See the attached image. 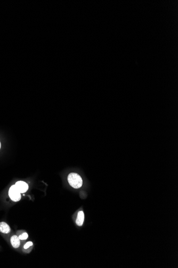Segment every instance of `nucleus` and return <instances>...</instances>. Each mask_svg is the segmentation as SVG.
Segmentation results:
<instances>
[{
    "label": "nucleus",
    "mask_w": 178,
    "mask_h": 268,
    "mask_svg": "<svg viewBox=\"0 0 178 268\" xmlns=\"http://www.w3.org/2000/svg\"><path fill=\"white\" fill-rule=\"evenodd\" d=\"M84 220V213H83V211H79L78 213V214H77L76 223L77 225L81 226H82V225H83Z\"/></svg>",
    "instance_id": "423d86ee"
},
{
    "label": "nucleus",
    "mask_w": 178,
    "mask_h": 268,
    "mask_svg": "<svg viewBox=\"0 0 178 268\" xmlns=\"http://www.w3.org/2000/svg\"><path fill=\"white\" fill-rule=\"evenodd\" d=\"M29 237L28 234L26 232H24L23 233L21 234V235L19 236V238L20 239V240H26Z\"/></svg>",
    "instance_id": "0eeeda50"
},
{
    "label": "nucleus",
    "mask_w": 178,
    "mask_h": 268,
    "mask_svg": "<svg viewBox=\"0 0 178 268\" xmlns=\"http://www.w3.org/2000/svg\"><path fill=\"white\" fill-rule=\"evenodd\" d=\"M33 245V242H27V243H26V244L24 246V248L25 250H26V249H28V248H29L30 247L32 246Z\"/></svg>",
    "instance_id": "6e6552de"
},
{
    "label": "nucleus",
    "mask_w": 178,
    "mask_h": 268,
    "mask_svg": "<svg viewBox=\"0 0 178 268\" xmlns=\"http://www.w3.org/2000/svg\"><path fill=\"white\" fill-rule=\"evenodd\" d=\"M9 196L11 200L14 202H18L21 199V193L16 185H12L9 190Z\"/></svg>",
    "instance_id": "f03ea898"
},
{
    "label": "nucleus",
    "mask_w": 178,
    "mask_h": 268,
    "mask_svg": "<svg viewBox=\"0 0 178 268\" xmlns=\"http://www.w3.org/2000/svg\"><path fill=\"white\" fill-rule=\"evenodd\" d=\"M68 183L74 189H79L83 185V181L81 176L76 173H71L68 176Z\"/></svg>",
    "instance_id": "f257e3e1"
},
{
    "label": "nucleus",
    "mask_w": 178,
    "mask_h": 268,
    "mask_svg": "<svg viewBox=\"0 0 178 268\" xmlns=\"http://www.w3.org/2000/svg\"><path fill=\"white\" fill-rule=\"evenodd\" d=\"M15 185L16 186L17 189H18L19 191H20L21 193H24L26 192L29 189V185L23 181H17Z\"/></svg>",
    "instance_id": "7ed1b4c3"
},
{
    "label": "nucleus",
    "mask_w": 178,
    "mask_h": 268,
    "mask_svg": "<svg viewBox=\"0 0 178 268\" xmlns=\"http://www.w3.org/2000/svg\"><path fill=\"white\" fill-rule=\"evenodd\" d=\"M11 231V228L8 224L2 221L0 222V232L4 234H8Z\"/></svg>",
    "instance_id": "20e7f679"
},
{
    "label": "nucleus",
    "mask_w": 178,
    "mask_h": 268,
    "mask_svg": "<svg viewBox=\"0 0 178 268\" xmlns=\"http://www.w3.org/2000/svg\"><path fill=\"white\" fill-rule=\"evenodd\" d=\"M1 142H0V149H1Z\"/></svg>",
    "instance_id": "1a4fd4ad"
},
{
    "label": "nucleus",
    "mask_w": 178,
    "mask_h": 268,
    "mask_svg": "<svg viewBox=\"0 0 178 268\" xmlns=\"http://www.w3.org/2000/svg\"><path fill=\"white\" fill-rule=\"evenodd\" d=\"M10 242L14 248H18L19 247L20 245V240L18 236L16 235L12 236L10 239Z\"/></svg>",
    "instance_id": "39448f33"
}]
</instances>
